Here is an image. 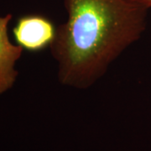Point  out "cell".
Returning a JSON list of instances; mask_svg holds the SVG:
<instances>
[{
  "mask_svg": "<svg viewBox=\"0 0 151 151\" xmlns=\"http://www.w3.org/2000/svg\"><path fill=\"white\" fill-rule=\"evenodd\" d=\"M66 21L57 27L51 53L65 86L93 85L147 25L148 8L133 0H64Z\"/></svg>",
  "mask_w": 151,
  "mask_h": 151,
  "instance_id": "6da1fadb",
  "label": "cell"
},
{
  "mask_svg": "<svg viewBox=\"0 0 151 151\" xmlns=\"http://www.w3.org/2000/svg\"><path fill=\"white\" fill-rule=\"evenodd\" d=\"M57 34V27L48 17L26 14L17 19L13 29L16 45L29 52H40L51 47Z\"/></svg>",
  "mask_w": 151,
  "mask_h": 151,
  "instance_id": "7a4b0ae2",
  "label": "cell"
},
{
  "mask_svg": "<svg viewBox=\"0 0 151 151\" xmlns=\"http://www.w3.org/2000/svg\"><path fill=\"white\" fill-rule=\"evenodd\" d=\"M133 1L141 5L145 6L146 8H148V9L151 8V0H133Z\"/></svg>",
  "mask_w": 151,
  "mask_h": 151,
  "instance_id": "277c9868",
  "label": "cell"
},
{
  "mask_svg": "<svg viewBox=\"0 0 151 151\" xmlns=\"http://www.w3.org/2000/svg\"><path fill=\"white\" fill-rule=\"evenodd\" d=\"M12 19L10 14L0 17V94L12 87L18 72L15 63L20 58L23 49L11 43L8 35V25Z\"/></svg>",
  "mask_w": 151,
  "mask_h": 151,
  "instance_id": "3957f363",
  "label": "cell"
}]
</instances>
